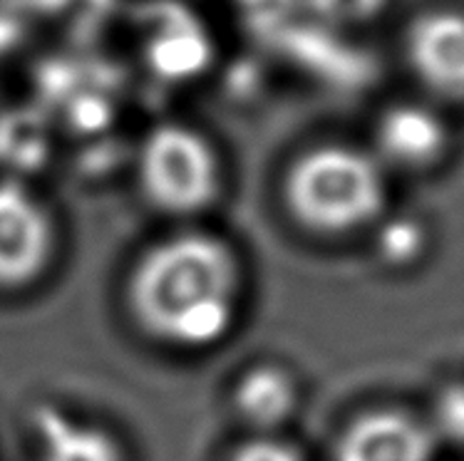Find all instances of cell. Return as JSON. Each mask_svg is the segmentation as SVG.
<instances>
[{
  "label": "cell",
  "instance_id": "9",
  "mask_svg": "<svg viewBox=\"0 0 464 461\" xmlns=\"http://www.w3.org/2000/svg\"><path fill=\"white\" fill-rule=\"evenodd\" d=\"M298 389L291 372L278 365H256L238 379L234 405L246 424L276 429L294 415Z\"/></svg>",
  "mask_w": 464,
  "mask_h": 461
},
{
  "label": "cell",
  "instance_id": "6",
  "mask_svg": "<svg viewBox=\"0 0 464 461\" xmlns=\"http://www.w3.org/2000/svg\"><path fill=\"white\" fill-rule=\"evenodd\" d=\"M435 432L405 409H372L355 417L335 444L333 461H432Z\"/></svg>",
  "mask_w": 464,
  "mask_h": 461
},
{
  "label": "cell",
  "instance_id": "5",
  "mask_svg": "<svg viewBox=\"0 0 464 461\" xmlns=\"http://www.w3.org/2000/svg\"><path fill=\"white\" fill-rule=\"evenodd\" d=\"M405 57L427 90L464 100V13L427 10L417 15L405 33Z\"/></svg>",
  "mask_w": 464,
  "mask_h": 461
},
{
  "label": "cell",
  "instance_id": "1",
  "mask_svg": "<svg viewBox=\"0 0 464 461\" xmlns=\"http://www.w3.org/2000/svg\"><path fill=\"white\" fill-rule=\"evenodd\" d=\"M238 264L224 241L181 234L147 251L130 283V305L150 335L177 348H208L237 318Z\"/></svg>",
  "mask_w": 464,
  "mask_h": 461
},
{
  "label": "cell",
  "instance_id": "4",
  "mask_svg": "<svg viewBox=\"0 0 464 461\" xmlns=\"http://www.w3.org/2000/svg\"><path fill=\"white\" fill-rule=\"evenodd\" d=\"M53 224L45 206L13 181L0 184V288H23L53 255Z\"/></svg>",
  "mask_w": 464,
  "mask_h": 461
},
{
  "label": "cell",
  "instance_id": "8",
  "mask_svg": "<svg viewBox=\"0 0 464 461\" xmlns=\"http://www.w3.org/2000/svg\"><path fill=\"white\" fill-rule=\"evenodd\" d=\"M38 461H124L120 444L110 432L77 422L55 407L35 412Z\"/></svg>",
  "mask_w": 464,
  "mask_h": 461
},
{
  "label": "cell",
  "instance_id": "10",
  "mask_svg": "<svg viewBox=\"0 0 464 461\" xmlns=\"http://www.w3.org/2000/svg\"><path fill=\"white\" fill-rule=\"evenodd\" d=\"M425 228L417 218H390L378 235L380 255L392 265L412 264L422 254Z\"/></svg>",
  "mask_w": 464,
  "mask_h": 461
},
{
  "label": "cell",
  "instance_id": "3",
  "mask_svg": "<svg viewBox=\"0 0 464 461\" xmlns=\"http://www.w3.org/2000/svg\"><path fill=\"white\" fill-rule=\"evenodd\" d=\"M140 181L147 198L167 214L207 208L218 191V161L207 137L189 127L154 130L140 154Z\"/></svg>",
  "mask_w": 464,
  "mask_h": 461
},
{
  "label": "cell",
  "instance_id": "12",
  "mask_svg": "<svg viewBox=\"0 0 464 461\" xmlns=\"http://www.w3.org/2000/svg\"><path fill=\"white\" fill-rule=\"evenodd\" d=\"M228 461H304V456L291 444L276 439H256L244 444Z\"/></svg>",
  "mask_w": 464,
  "mask_h": 461
},
{
  "label": "cell",
  "instance_id": "11",
  "mask_svg": "<svg viewBox=\"0 0 464 461\" xmlns=\"http://www.w3.org/2000/svg\"><path fill=\"white\" fill-rule=\"evenodd\" d=\"M430 427L435 434H442L452 442L464 444V382L445 387L437 395Z\"/></svg>",
  "mask_w": 464,
  "mask_h": 461
},
{
  "label": "cell",
  "instance_id": "7",
  "mask_svg": "<svg viewBox=\"0 0 464 461\" xmlns=\"http://www.w3.org/2000/svg\"><path fill=\"white\" fill-rule=\"evenodd\" d=\"M380 154L402 169H422L447 149L442 117L422 104H395L382 112L375 132Z\"/></svg>",
  "mask_w": 464,
  "mask_h": 461
},
{
  "label": "cell",
  "instance_id": "2",
  "mask_svg": "<svg viewBox=\"0 0 464 461\" xmlns=\"http://www.w3.org/2000/svg\"><path fill=\"white\" fill-rule=\"evenodd\" d=\"M385 194L380 161L341 144L305 151L285 177V204L295 221L325 235L348 234L375 221Z\"/></svg>",
  "mask_w": 464,
  "mask_h": 461
}]
</instances>
